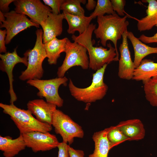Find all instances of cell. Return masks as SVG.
Wrapping results in <instances>:
<instances>
[{"instance_id": "1", "label": "cell", "mask_w": 157, "mask_h": 157, "mask_svg": "<svg viewBox=\"0 0 157 157\" xmlns=\"http://www.w3.org/2000/svg\"><path fill=\"white\" fill-rule=\"evenodd\" d=\"M96 28V25L91 23L84 33L78 36L72 35L71 38L74 42L85 47L89 56V68L97 71L114 61L117 54L115 47L110 42L107 44L108 49L101 46H94L95 40H92V36Z\"/></svg>"}, {"instance_id": "2", "label": "cell", "mask_w": 157, "mask_h": 157, "mask_svg": "<svg viewBox=\"0 0 157 157\" xmlns=\"http://www.w3.org/2000/svg\"><path fill=\"white\" fill-rule=\"evenodd\" d=\"M128 15L121 17L116 13L97 17L98 26L94 31L96 38L99 39L101 44L106 46L108 40L111 41L116 50L117 56L114 61L119 60V53L117 47V40L120 39L123 34L127 30L129 25L126 20Z\"/></svg>"}, {"instance_id": "3", "label": "cell", "mask_w": 157, "mask_h": 157, "mask_svg": "<svg viewBox=\"0 0 157 157\" xmlns=\"http://www.w3.org/2000/svg\"><path fill=\"white\" fill-rule=\"evenodd\" d=\"M0 107L4 113L10 116L20 133L24 134L34 131L44 133L52 129L51 125L40 122L33 116L28 110L19 108L13 104L0 103Z\"/></svg>"}, {"instance_id": "4", "label": "cell", "mask_w": 157, "mask_h": 157, "mask_svg": "<svg viewBox=\"0 0 157 157\" xmlns=\"http://www.w3.org/2000/svg\"><path fill=\"white\" fill-rule=\"evenodd\" d=\"M108 64L105 65L92 74L91 84L85 88L75 86L70 79L69 88L71 95L78 101L91 103L102 99L106 95L108 87L104 81V76Z\"/></svg>"}, {"instance_id": "5", "label": "cell", "mask_w": 157, "mask_h": 157, "mask_svg": "<svg viewBox=\"0 0 157 157\" xmlns=\"http://www.w3.org/2000/svg\"><path fill=\"white\" fill-rule=\"evenodd\" d=\"M43 30L37 29L36 31V40L33 48L26 51L28 57L26 69L22 72L19 79L23 81L35 79H41L44 70L42 64L47 57L43 42Z\"/></svg>"}, {"instance_id": "6", "label": "cell", "mask_w": 157, "mask_h": 157, "mask_svg": "<svg viewBox=\"0 0 157 157\" xmlns=\"http://www.w3.org/2000/svg\"><path fill=\"white\" fill-rule=\"evenodd\" d=\"M87 51L84 46L75 42H72L68 38L65 52V57L57 72L58 77L65 76L66 72L73 67L80 66L83 69H88L89 68V60Z\"/></svg>"}, {"instance_id": "7", "label": "cell", "mask_w": 157, "mask_h": 157, "mask_svg": "<svg viewBox=\"0 0 157 157\" xmlns=\"http://www.w3.org/2000/svg\"><path fill=\"white\" fill-rule=\"evenodd\" d=\"M68 81V78L64 76L48 80H30L27 81L26 83L38 90V96L44 97L47 102L61 107L63 106V100L59 95L58 88L62 85L66 86Z\"/></svg>"}, {"instance_id": "8", "label": "cell", "mask_w": 157, "mask_h": 157, "mask_svg": "<svg viewBox=\"0 0 157 157\" xmlns=\"http://www.w3.org/2000/svg\"><path fill=\"white\" fill-rule=\"evenodd\" d=\"M51 125L56 134L62 137L63 142L72 144L74 138H82L84 132L82 127L68 115L56 109L53 115Z\"/></svg>"}, {"instance_id": "9", "label": "cell", "mask_w": 157, "mask_h": 157, "mask_svg": "<svg viewBox=\"0 0 157 157\" xmlns=\"http://www.w3.org/2000/svg\"><path fill=\"white\" fill-rule=\"evenodd\" d=\"M4 15L5 20L0 24V27L4 28L6 30V44H9L15 36L28 28L32 26L39 27V24L29 19L26 15L15 10L4 13Z\"/></svg>"}, {"instance_id": "10", "label": "cell", "mask_w": 157, "mask_h": 157, "mask_svg": "<svg viewBox=\"0 0 157 157\" xmlns=\"http://www.w3.org/2000/svg\"><path fill=\"white\" fill-rule=\"evenodd\" d=\"M15 10L28 16L33 22L40 25L52 13L51 8L39 0H16Z\"/></svg>"}, {"instance_id": "11", "label": "cell", "mask_w": 157, "mask_h": 157, "mask_svg": "<svg viewBox=\"0 0 157 157\" xmlns=\"http://www.w3.org/2000/svg\"><path fill=\"white\" fill-rule=\"evenodd\" d=\"M22 134L26 147L35 153L50 150L57 147L60 143L56 136L49 132L34 131Z\"/></svg>"}, {"instance_id": "12", "label": "cell", "mask_w": 157, "mask_h": 157, "mask_svg": "<svg viewBox=\"0 0 157 157\" xmlns=\"http://www.w3.org/2000/svg\"><path fill=\"white\" fill-rule=\"evenodd\" d=\"M17 47L15 48L12 52H8L3 54H0L1 59L0 69L2 72L7 73L9 81L10 88L9 92L10 96V104H13L17 99L13 88V68L18 63H22L26 67L28 65V57L26 52L24 53L23 57H20L17 53Z\"/></svg>"}, {"instance_id": "13", "label": "cell", "mask_w": 157, "mask_h": 157, "mask_svg": "<svg viewBox=\"0 0 157 157\" xmlns=\"http://www.w3.org/2000/svg\"><path fill=\"white\" fill-rule=\"evenodd\" d=\"M127 31L123 34L122 42L119 48L120 56L119 60L118 76L120 78L130 80L133 78L135 68L129 48Z\"/></svg>"}, {"instance_id": "14", "label": "cell", "mask_w": 157, "mask_h": 157, "mask_svg": "<svg viewBox=\"0 0 157 157\" xmlns=\"http://www.w3.org/2000/svg\"><path fill=\"white\" fill-rule=\"evenodd\" d=\"M28 110L35 116L36 119L42 122L52 126L53 114L56 109V106L42 99L29 101L27 104Z\"/></svg>"}, {"instance_id": "15", "label": "cell", "mask_w": 157, "mask_h": 157, "mask_svg": "<svg viewBox=\"0 0 157 157\" xmlns=\"http://www.w3.org/2000/svg\"><path fill=\"white\" fill-rule=\"evenodd\" d=\"M63 13L59 14L51 13L47 19L40 25L43 32V42L45 44L60 35L63 31Z\"/></svg>"}, {"instance_id": "16", "label": "cell", "mask_w": 157, "mask_h": 157, "mask_svg": "<svg viewBox=\"0 0 157 157\" xmlns=\"http://www.w3.org/2000/svg\"><path fill=\"white\" fill-rule=\"evenodd\" d=\"M116 126L127 137L128 141H138L142 140L145 137L144 125L139 119L122 121Z\"/></svg>"}, {"instance_id": "17", "label": "cell", "mask_w": 157, "mask_h": 157, "mask_svg": "<svg viewBox=\"0 0 157 157\" xmlns=\"http://www.w3.org/2000/svg\"><path fill=\"white\" fill-rule=\"evenodd\" d=\"M26 146L22 135L16 138L9 136H0V150L4 157H14L25 149Z\"/></svg>"}, {"instance_id": "18", "label": "cell", "mask_w": 157, "mask_h": 157, "mask_svg": "<svg viewBox=\"0 0 157 157\" xmlns=\"http://www.w3.org/2000/svg\"><path fill=\"white\" fill-rule=\"evenodd\" d=\"M127 37L133 47L134 53L133 62L135 68L139 66L145 56L151 54H157V47H152L146 45L135 37L132 32L127 31Z\"/></svg>"}, {"instance_id": "19", "label": "cell", "mask_w": 157, "mask_h": 157, "mask_svg": "<svg viewBox=\"0 0 157 157\" xmlns=\"http://www.w3.org/2000/svg\"><path fill=\"white\" fill-rule=\"evenodd\" d=\"M142 1L148 3L146 10V16L140 19L133 17L138 21L137 28L140 32L151 30L157 24V1L145 0Z\"/></svg>"}, {"instance_id": "20", "label": "cell", "mask_w": 157, "mask_h": 157, "mask_svg": "<svg viewBox=\"0 0 157 157\" xmlns=\"http://www.w3.org/2000/svg\"><path fill=\"white\" fill-rule=\"evenodd\" d=\"M64 19L67 21L68 28L67 31L69 34H74L77 31L79 34L84 33L88 28L93 19L91 16H81L70 14L63 11Z\"/></svg>"}, {"instance_id": "21", "label": "cell", "mask_w": 157, "mask_h": 157, "mask_svg": "<svg viewBox=\"0 0 157 157\" xmlns=\"http://www.w3.org/2000/svg\"><path fill=\"white\" fill-rule=\"evenodd\" d=\"M107 128L94 133L92 139L94 142V148L93 153L88 157H108L111 149L107 137Z\"/></svg>"}, {"instance_id": "22", "label": "cell", "mask_w": 157, "mask_h": 157, "mask_svg": "<svg viewBox=\"0 0 157 157\" xmlns=\"http://www.w3.org/2000/svg\"><path fill=\"white\" fill-rule=\"evenodd\" d=\"M68 38H65L59 39L56 38L44 44L48 61L49 65L57 64V60L60 56V54L65 52Z\"/></svg>"}, {"instance_id": "23", "label": "cell", "mask_w": 157, "mask_h": 157, "mask_svg": "<svg viewBox=\"0 0 157 157\" xmlns=\"http://www.w3.org/2000/svg\"><path fill=\"white\" fill-rule=\"evenodd\" d=\"M157 76V63L149 59H143L135 68L132 79L144 81Z\"/></svg>"}, {"instance_id": "24", "label": "cell", "mask_w": 157, "mask_h": 157, "mask_svg": "<svg viewBox=\"0 0 157 157\" xmlns=\"http://www.w3.org/2000/svg\"><path fill=\"white\" fill-rule=\"evenodd\" d=\"M142 82L146 99L152 106L157 107V76Z\"/></svg>"}, {"instance_id": "25", "label": "cell", "mask_w": 157, "mask_h": 157, "mask_svg": "<svg viewBox=\"0 0 157 157\" xmlns=\"http://www.w3.org/2000/svg\"><path fill=\"white\" fill-rule=\"evenodd\" d=\"M86 2L85 0H64L60 10L71 14L84 16L85 10L81 3L85 4Z\"/></svg>"}, {"instance_id": "26", "label": "cell", "mask_w": 157, "mask_h": 157, "mask_svg": "<svg viewBox=\"0 0 157 157\" xmlns=\"http://www.w3.org/2000/svg\"><path fill=\"white\" fill-rule=\"evenodd\" d=\"M107 137L111 149L114 147L128 140L127 137L116 126L107 128Z\"/></svg>"}, {"instance_id": "27", "label": "cell", "mask_w": 157, "mask_h": 157, "mask_svg": "<svg viewBox=\"0 0 157 157\" xmlns=\"http://www.w3.org/2000/svg\"><path fill=\"white\" fill-rule=\"evenodd\" d=\"M106 13L108 15L116 13L113 9L110 0H97L96 7L90 16L93 19L98 16H104Z\"/></svg>"}, {"instance_id": "28", "label": "cell", "mask_w": 157, "mask_h": 157, "mask_svg": "<svg viewBox=\"0 0 157 157\" xmlns=\"http://www.w3.org/2000/svg\"><path fill=\"white\" fill-rule=\"evenodd\" d=\"M64 0H43L44 4L51 9L52 13L56 14H60L61 6Z\"/></svg>"}, {"instance_id": "29", "label": "cell", "mask_w": 157, "mask_h": 157, "mask_svg": "<svg viewBox=\"0 0 157 157\" xmlns=\"http://www.w3.org/2000/svg\"><path fill=\"white\" fill-rule=\"evenodd\" d=\"M113 9L116 12L119 16H124L126 13L124 10V7L126 4V1L124 0H110Z\"/></svg>"}, {"instance_id": "30", "label": "cell", "mask_w": 157, "mask_h": 157, "mask_svg": "<svg viewBox=\"0 0 157 157\" xmlns=\"http://www.w3.org/2000/svg\"><path fill=\"white\" fill-rule=\"evenodd\" d=\"M67 143L63 142H60L57 147L58 148V157H70Z\"/></svg>"}, {"instance_id": "31", "label": "cell", "mask_w": 157, "mask_h": 157, "mask_svg": "<svg viewBox=\"0 0 157 157\" xmlns=\"http://www.w3.org/2000/svg\"><path fill=\"white\" fill-rule=\"evenodd\" d=\"M6 35V29H0V53H4L7 52L6 47L5 46V39Z\"/></svg>"}, {"instance_id": "32", "label": "cell", "mask_w": 157, "mask_h": 157, "mask_svg": "<svg viewBox=\"0 0 157 157\" xmlns=\"http://www.w3.org/2000/svg\"><path fill=\"white\" fill-rule=\"evenodd\" d=\"M155 26L157 27V24ZM138 39L144 43H157V32L153 36L150 37L142 34L140 36Z\"/></svg>"}, {"instance_id": "33", "label": "cell", "mask_w": 157, "mask_h": 157, "mask_svg": "<svg viewBox=\"0 0 157 157\" xmlns=\"http://www.w3.org/2000/svg\"><path fill=\"white\" fill-rule=\"evenodd\" d=\"M68 150L70 157H84V153L83 150L75 149L69 145Z\"/></svg>"}, {"instance_id": "34", "label": "cell", "mask_w": 157, "mask_h": 157, "mask_svg": "<svg viewBox=\"0 0 157 157\" xmlns=\"http://www.w3.org/2000/svg\"><path fill=\"white\" fill-rule=\"evenodd\" d=\"M15 1V0H0V11L3 13L9 12L10 8L9 6Z\"/></svg>"}, {"instance_id": "35", "label": "cell", "mask_w": 157, "mask_h": 157, "mask_svg": "<svg viewBox=\"0 0 157 157\" xmlns=\"http://www.w3.org/2000/svg\"><path fill=\"white\" fill-rule=\"evenodd\" d=\"M97 4V1L94 0H88L85 5L86 9L90 11L95 8Z\"/></svg>"}, {"instance_id": "36", "label": "cell", "mask_w": 157, "mask_h": 157, "mask_svg": "<svg viewBox=\"0 0 157 157\" xmlns=\"http://www.w3.org/2000/svg\"><path fill=\"white\" fill-rule=\"evenodd\" d=\"M5 20V17L4 13L0 11V24H1Z\"/></svg>"}]
</instances>
